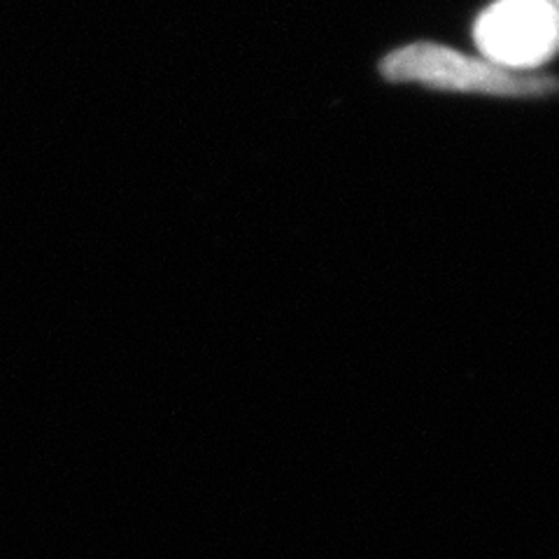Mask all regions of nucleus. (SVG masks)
Instances as JSON below:
<instances>
[{
    "label": "nucleus",
    "mask_w": 559,
    "mask_h": 559,
    "mask_svg": "<svg viewBox=\"0 0 559 559\" xmlns=\"http://www.w3.org/2000/svg\"><path fill=\"white\" fill-rule=\"evenodd\" d=\"M483 55L503 68L532 70L557 47V5L550 0H497L476 24Z\"/></svg>",
    "instance_id": "nucleus-2"
},
{
    "label": "nucleus",
    "mask_w": 559,
    "mask_h": 559,
    "mask_svg": "<svg viewBox=\"0 0 559 559\" xmlns=\"http://www.w3.org/2000/svg\"><path fill=\"white\" fill-rule=\"evenodd\" d=\"M388 82L423 84L439 92H464L497 98H544L557 90L555 78L478 61L436 43H413L380 61Z\"/></svg>",
    "instance_id": "nucleus-1"
},
{
    "label": "nucleus",
    "mask_w": 559,
    "mask_h": 559,
    "mask_svg": "<svg viewBox=\"0 0 559 559\" xmlns=\"http://www.w3.org/2000/svg\"><path fill=\"white\" fill-rule=\"evenodd\" d=\"M550 3H555V5H557V0H550Z\"/></svg>",
    "instance_id": "nucleus-3"
}]
</instances>
